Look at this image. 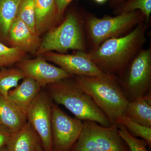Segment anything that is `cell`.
<instances>
[{
    "label": "cell",
    "mask_w": 151,
    "mask_h": 151,
    "mask_svg": "<svg viewBox=\"0 0 151 151\" xmlns=\"http://www.w3.org/2000/svg\"><path fill=\"white\" fill-rule=\"evenodd\" d=\"M149 27L150 21L141 22L126 35L109 39L86 52L87 56L104 73L117 75L143 48Z\"/></svg>",
    "instance_id": "1"
},
{
    "label": "cell",
    "mask_w": 151,
    "mask_h": 151,
    "mask_svg": "<svg viewBox=\"0 0 151 151\" xmlns=\"http://www.w3.org/2000/svg\"><path fill=\"white\" fill-rule=\"evenodd\" d=\"M76 84L92 98L111 124L124 115L129 101L119 84L117 75L74 76Z\"/></svg>",
    "instance_id": "2"
},
{
    "label": "cell",
    "mask_w": 151,
    "mask_h": 151,
    "mask_svg": "<svg viewBox=\"0 0 151 151\" xmlns=\"http://www.w3.org/2000/svg\"><path fill=\"white\" fill-rule=\"evenodd\" d=\"M74 76L49 84L47 92L51 100L64 106L76 119L91 120L109 127L111 124L89 95L79 88Z\"/></svg>",
    "instance_id": "3"
},
{
    "label": "cell",
    "mask_w": 151,
    "mask_h": 151,
    "mask_svg": "<svg viewBox=\"0 0 151 151\" xmlns=\"http://www.w3.org/2000/svg\"><path fill=\"white\" fill-rule=\"evenodd\" d=\"M145 20L139 11L119 14L114 17L106 16L101 18L88 17L85 20V28L92 46L91 50L109 39L126 35Z\"/></svg>",
    "instance_id": "4"
},
{
    "label": "cell",
    "mask_w": 151,
    "mask_h": 151,
    "mask_svg": "<svg viewBox=\"0 0 151 151\" xmlns=\"http://www.w3.org/2000/svg\"><path fill=\"white\" fill-rule=\"evenodd\" d=\"M69 50L86 52L82 21L72 13L67 14L59 26L49 31L36 53L41 55L53 50L64 52Z\"/></svg>",
    "instance_id": "5"
},
{
    "label": "cell",
    "mask_w": 151,
    "mask_h": 151,
    "mask_svg": "<svg viewBox=\"0 0 151 151\" xmlns=\"http://www.w3.org/2000/svg\"><path fill=\"white\" fill-rule=\"evenodd\" d=\"M129 101L151 93V47L142 49L117 75Z\"/></svg>",
    "instance_id": "6"
},
{
    "label": "cell",
    "mask_w": 151,
    "mask_h": 151,
    "mask_svg": "<svg viewBox=\"0 0 151 151\" xmlns=\"http://www.w3.org/2000/svg\"><path fill=\"white\" fill-rule=\"evenodd\" d=\"M82 122L81 134L70 151H129L116 123L105 127L91 120Z\"/></svg>",
    "instance_id": "7"
},
{
    "label": "cell",
    "mask_w": 151,
    "mask_h": 151,
    "mask_svg": "<svg viewBox=\"0 0 151 151\" xmlns=\"http://www.w3.org/2000/svg\"><path fill=\"white\" fill-rule=\"evenodd\" d=\"M52 101L47 92L41 90L25 113L27 122L37 133L45 151H52Z\"/></svg>",
    "instance_id": "8"
},
{
    "label": "cell",
    "mask_w": 151,
    "mask_h": 151,
    "mask_svg": "<svg viewBox=\"0 0 151 151\" xmlns=\"http://www.w3.org/2000/svg\"><path fill=\"white\" fill-rule=\"evenodd\" d=\"M83 125L82 121L68 116L52 103V151H70L80 136Z\"/></svg>",
    "instance_id": "9"
},
{
    "label": "cell",
    "mask_w": 151,
    "mask_h": 151,
    "mask_svg": "<svg viewBox=\"0 0 151 151\" xmlns=\"http://www.w3.org/2000/svg\"><path fill=\"white\" fill-rule=\"evenodd\" d=\"M44 57L46 60L54 63L74 76H97L105 73L96 66L84 52L76 51L72 54L49 52L44 54Z\"/></svg>",
    "instance_id": "10"
},
{
    "label": "cell",
    "mask_w": 151,
    "mask_h": 151,
    "mask_svg": "<svg viewBox=\"0 0 151 151\" xmlns=\"http://www.w3.org/2000/svg\"><path fill=\"white\" fill-rule=\"evenodd\" d=\"M17 63L18 68L22 72L25 77L33 79L42 88L74 76L60 68L50 64L43 57L22 60Z\"/></svg>",
    "instance_id": "11"
},
{
    "label": "cell",
    "mask_w": 151,
    "mask_h": 151,
    "mask_svg": "<svg viewBox=\"0 0 151 151\" xmlns=\"http://www.w3.org/2000/svg\"><path fill=\"white\" fill-rule=\"evenodd\" d=\"M7 37L13 47L26 52L36 53L41 42L39 36L17 17L11 25Z\"/></svg>",
    "instance_id": "12"
},
{
    "label": "cell",
    "mask_w": 151,
    "mask_h": 151,
    "mask_svg": "<svg viewBox=\"0 0 151 151\" xmlns=\"http://www.w3.org/2000/svg\"><path fill=\"white\" fill-rule=\"evenodd\" d=\"M41 89L39 84L33 79L25 77L21 84L9 92L7 98L25 114L27 108L41 91Z\"/></svg>",
    "instance_id": "13"
},
{
    "label": "cell",
    "mask_w": 151,
    "mask_h": 151,
    "mask_svg": "<svg viewBox=\"0 0 151 151\" xmlns=\"http://www.w3.org/2000/svg\"><path fill=\"white\" fill-rule=\"evenodd\" d=\"M27 122L24 112L7 97L0 94V124L14 133L23 127Z\"/></svg>",
    "instance_id": "14"
},
{
    "label": "cell",
    "mask_w": 151,
    "mask_h": 151,
    "mask_svg": "<svg viewBox=\"0 0 151 151\" xmlns=\"http://www.w3.org/2000/svg\"><path fill=\"white\" fill-rule=\"evenodd\" d=\"M40 139L28 122L12 134L6 147L9 151H35Z\"/></svg>",
    "instance_id": "15"
},
{
    "label": "cell",
    "mask_w": 151,
    "mask_h": 151,
    "mask_svg": "<svg viewBox=\"0 0 151 151\" xmlns=\"http://www.w3.org/2000/svg\"><path fill=\"white\" fill-rule=\"evenodd\" d=\"M35 10L36 27L39 36L51 25L58 14L55 0H34Z\"/></svg>",
    "instance_id": "16"
},
{
    "label": "cell",
    "mask_w": 151,
    "mask_h": 151,
    "mask_svg": "<svg viewBox=\"0 0 151 151\" xmlns=\"http://www.w3.org/2000/svg\"><path fill=\"white\" fill-rule=\"evenodd\" d=\"M124 115L138 124L151 127V93L129 101Z\"/></svg>",
    "instance_id": "17"
},
{
    "label": "cell",
    "mask_w": 151,
    "mask_h": 151,
    "mask_svg": "<svg viewBox=\"0 0 151 151\" xmlns=\"http://www.w3.org/2000/svg\"><path fill=\"white\" fill-rule=\"evenodd\" d=\"M20 0H0V33L7 37L11 25L17 17Z\"/></svg>",
    "instance_id": "18"
},
{
    "label": "cell",
    "mask_w": 151,
    "mask_h": 151,
    "mask_svg": "<svg viewBox=\"0 0 151 151\" xmlns=\"http://www.w3.org/2000/svg\"><path fill=\"white\" fill-rule=\"evenodd\" d=\"M24 78V74L17 67L3 68L0 70V94L7 97L10 89L17 87L20 80Z\"/></svg>",
    "instance_id": "19"
},
{
    "label": "cell",
    "mask_w": 151,
    "mask_h": 151,
    "mask_svg": "<svg viewBox=\"0 0 151 151\" xmlns=\"http://www.w3.org/2000/svg\"><path fill=\"white\" fill-rule=\"evenodd\" d=\"M115 123L124 126L127 131L134 137L141 138L145 141L149 147L151 148V127L138 124L124 115L119 117Z\"/></svg>",
    "instance_id": "20"
},
{
    "label": "cell",
    "mask_w": 151,
    "mask_h": 151,
    "mask_svg": "<svg viewBox=\"0 0 151 151\" xmlns=\"http://www.w3.org/2000/svg\"><path fill=\"white\" fill-rule=\"evenodd\" d=\"M139 11L145 17L146 21H150L151 14V0H125L114 9L116 15Z\"/></svg>",
    "instance_id": "21"
},
{
    "label": "cell",
    "mask_w": 151,
    "mask_h": 151,
    "mask_svg": "<svg viewBox=\"0 0 151 151\" xmlns=\"http://www.w3.org/2000/svg\"><path fill=\"white\" fill-rule=\"evenodd\" d=\"M17 17L27 25L32 32L37 35L36 27L35 10L34 0H20Z\"/></svg>",
    "instance_id": "22"
},
{
    "label": "cell",
    "mask_w": 151,
    "mask_h": 151,
    "mask_svg": "<svg viewBox=\"0 0 151 151\" xmlns=\"http://www.w3.org/2000/svg\"><path fill=\"white\" fill-rule=\"evenodd\" d=\"M25 52L14 47H9L0 42V67L18 63L23 60Z\"/></svg>",
    "instance_id": "23"
},
{
    "label": "cell",
    "mask_w": 151,
    "mask_h": 151,
    "mask_svg": "<svg viewBox=\"0 0 151 151\" xmlns=\"http://www.w3.org/2000/svg\"><path fill=\"white\" fill-rule=\"evenodd\" d=\"M117 125L119 134L128 146L130 151H149L147 148L148 145L145 141L134 137L122 125Z\"/></svg>",
    "instance_id": "24"
},
{
    "label": "cell",
    "mask_w": 151,
    "mask_h": 151,
    "mask_svg": "<svg viewBox=\"0 0 151 151\" xmlns=\"http://www.w3.org/2000/svg\"><path fill=\"white\" fill-rule=\"evenodd\" d=\"M12 133L9 128L0 124V150L6 145Z\"/></svg>",
    "instance_id": "25"
},
{
    "label": "cell",
    "mask_w": 151,
    "mask_h": 151,
    "mask_svg": "<svg viewBox=\"0 0 151 151\" xmlns=\"http://www.w3.org/2000/svg\"><path fill=\"white\" fill-rule=\"evenodd\" d=\"M73 0H55L58 14L59 17H60L70 3Z\"/></svg>",
    "instance_id": "26"
},
{
    "label": "cell",
    "mask_w": 151,
    "mask_h": 151,
    "mask_svg": "<svg viewBox=\"0 0 151 151\" xmlns=\"http://www.w3.org/2000/svg\"><path fill=\"white\" fill-rule=\"evenodd\" d=\"M124 1L125 0H111V5L116 7Z\"/></svg>",
    "instance_id": "27"
},
{
    "label": "cell",
    "mask_w": 151,
    "mask_h": 151,
    "mask_svg": "<svg viewBox=\"0 0 151 151\" xmlns=\"http://www.w3.org/2000/svg\"><path fill=\"white\" fill-rule=\"evenodd\" d=\"M35 151H45L44 150H43V148H42V146L41 145V143H40V144L38 145Z\"/></svg>",
    "instance_id": "28"
},
{
    "label": "cell",
    "mask_w": 151,
    "mask_h": 151,
    "mask_svg": "<svg viewBox=\"0 0 151 151\" xmlns=\"http://www.w3.org/2000/svg\"><path fill=\"white\" fill-rule=\"evenodd\" d=\"M98 4H102L105 3L107 0H94Z\"/></svg>",
    "instance_id": "29"
},
{
    "label": "cell",
    "mask_w": 151,
    "mask_h": 151,
    "mask_svg": "<svg viewBox=\"0 0 151 151\" xmlns=\"http://www.w3.org/2000/svg\"><path fill=\"white\" fill-rule=\"evenodd\" d=\"M0 151H9L7 148L5 146V147H3L2 148H1L0 150Z\"/></svg>",
    "instance_id": "30"
},
{
    "label": "cell",
    "mask_w": 151,
    "mask_h": 151,
    "mask_svg": "<svg viewBox=\"0 0 151 151\" xmlns=\"http://www.w3.org/2000/svg\"></svg>",
    "instance_id": "31"
}]
</instances>
